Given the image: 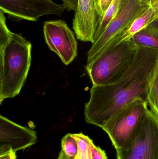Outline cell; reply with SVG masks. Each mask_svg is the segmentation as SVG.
Returning a JSON list of instances; mask_svg holds the SVG:
<instances>
[{
	"label": "cell",
	"instance_id": "6da1fadb",
	"mask_svg": "<svg viewBox=\"0 0 158 159\" xmlns=\"http://www.w3.org/2000/svg\"><path fill=\"white\" fill-rule=\"evenodd\" d=\"M158 62V50L138 47L133 61L114 82L92 86L85 105L87 123L102 128L122 108L137 99L147 102L148 91Z\"/></svg>",
	"mask_w": 158,
	"mask_h": 159
},
{
	"label": "cell",
	"instance_id": "7a4b0ae2",
	"mask_svg": "<svg viewBox=\"0 0 158 159\" xmlns=\"http://www.w3.org/2000/svg\"><path fill=\"white\" fill-rule=\"evenodd\" d=\"M31 48L30 42L13 32L0 43V103L20 93L30 68Z\"/></svg>",
	"mask_w": 158,
	"mask_h": 159
},
{
	"label": "cell",
	"instance_id": "3957f363",
	"mask_svg": "<svg viewBox=\"0 0 158 159\" xmlns=\"http://www.w3.org/2000/svg\"><path fill=\"white\" fill-rule=\"evenodd\" d=\"M138 48L132 39L104 48L86 66L93 86L109 84L118 79L131 64Z\"/></svg>",
	"mask_w": 158,
	"mask_h": 159
},
{
	"label": "cell",
	"instance_id": "277c9868",
	"mask_svg": "<svg viewBox=\"0 0 158 159\" xmlns=\"http://www.w3.org/2000/svg\"><path fill=\"white\" fill-rule=\"evenodd\" d=\"M149 110L147 102L137 99L122 108L102 128L116 150L130 143Z\"/></svg>",
	"mask_w": 158,
	"mask_h": 159
},
{
	"label": "cell",
	"instance_id": "5b68a950",
	"mask_svg": "<svg viewBox=\"0 0 158 159\" xmlns=\"http://www.w3.org/2000/svg\"><path fill=\"white\" fill-rule=\"evenodd\" d=\"M117 153V159H158V116L149 109L130 143Z\"/></svg>",
	"mask_w": 158,
	"mask_h": 159
},
{
	"label": "cell",
	"instance_id": "8992f818",
	"mask_svg": "<svg viewBox=\"0 0 158 159\" xmlns=\"http://www.w3.org/2000/svg\"><path fill=\"white\" fill-rule=\"evenodd\" d=\"M45 43L51 51L57 54L66 65L78 55V43L74 33L62 20H47L43 26Z\"/></svg>",
	"mask_w": 158,
	"mask_h": 159
},
{
	"label": "cell",
	"instance_id": "52a82bcc",
	"mask_svg": "<svg viewBox=\"0 0 158 159\" xmlns=\"http://www.w3.org/2000/svg\"><path fill=\"white\" fill-rule=\"evenodd\" d=\"M65 10L63 4L53 0H0V10L18 20L35 21L43 16H60Z\"/></svg>",
	"mask_w": 158,
	"mask_h": 159
},
{
	"label": "cell",
	"instance_id": "ba28073f",
	"mask_svg": "<svg viewBox=\"0 0 158 159\" xmlns=\"http://www.w3.org/2000/svg\"><path fill=\"white\" fill-rule=\"evenodd\" d=\"M149 6L140 0H128L119 14L108 25L102 35L92 43L88 52L87 63L92 61L116 35L124 30Z\"/></svg>",
	"mask_w": 158,
	"mask_h": 159
},
{
	"label": "cell",
	"instance_id": "9c48e42d",
	"mask_svg": "<svg viewBox=\"0 0 158 159\" xmlns=\"http://www.w3.org/2000/svg\"><path fill=\"white\" fill-rule=\"evenodd\" d=\"M37 140L35 131L0 116V155L25 150L35 144Z\"/></svg>",
	"mask_w": 158,
	"mask_h": 159
},
{
	"label": "cell",
	"instance_id": "30bf717a",
	"mask_svg": "<svg viewBox=\"0 0 158 159\" xmlns=\"http://www.w3.org/2000/svg\"><path fill=\"white\" fill-rule=\"evenodd\" d=\"M99 19L96 0H78L73 20V29L77 39L93 43Z\"/></svg>",
	"mask_w": 158,
	"mask_h": 159
},
{
	"label": "cell",
	"instance_id": "8fae6325",
	"mask_svg": "<svg viewBox=\"0 0 158 159\" xmlns=\"http://www.w3.org/2000/svg\"><path fill=\"white\" fill-rule=\"evenodd\" d=\"M158 17V8L148 7L124 30L110 40L105 47L115 46L121 42L131 40L135 34Z\"/></svg>",
	"mask_w": 158,
	"mask_h": 159
},
{
	"label": "cell",
	"instance_id": "7c38bea8",
	"mask_svg": "<svg viewBox=\"0 0 158 159\" xmlns=\"http://www.w3.org/2000/svg\"><path fill=\"white\" fill-rule=\"evenodd\" d=\"M132 40L138 47L158 50V17L135 34Z\"/></svg>",
	"mask_w": 158,
	"mask_h": 159
},
{
	"label": "cell",
	"instance_id": "4fadbf2b",
	"mask_svg": "<svg viewBox=\"0 0 158 159\" xmlns=\"http://www.w3.org/2000/svg\"><path fill=\"white\" fill-rule=\"evenodd\" d=\"M128 1V0H113L103 16L98 21L94 38V43L102 35L109 23L119 14Z\"/></svg>",
	"mask_w": 158,
	"mask_h": 159
},
{
	"label": "cell",
	"instance_id": "5bb4252c",
	"mask_svg": "<svg viewBox=\"0 0 158 159\" xmlns=\"http://www.w3.org/2000/svg\"><path fill=\"white\" fill-rule=\"evenodd\" d=\"M79 146V152L75 159H92V145L93 142L82 133L73 134Z\"/></svg>",
	"mask_w": 158,
	"mask_h": 159
},
{
	"label": "cell",
	"instance_id": "9a60e30c",
	"mask_svg": "<svg viewBox=\"0 0 158 159\" xmlns=\"http://www.w3.org/2000/svg\"><path fill=\"white\" fill-rule=\"evenodd\" d=\"M147 103L150 110L158 116V62L150 83Z\"/></svg>",
	"mask_w": 158,
	"mask_h": 159
},
{
	"label": "cell",
	"instance_id": "2e32d148",
	"mask_svg": "<svg viewBox=\"0 0 158 159\" xmlns=\"http://www.w3.org/2000/svg\"><path fill=\"white\" fill-rule=\"evenodd\" d=\"M62 151L70 159H75L79 152V146L73 134H66L61 140Z\"/></svg>",
	"mask_w": 158,
	"mask_h": 159
},
{
	"label": "cell",
	"instance_id": "e0dca14e",
	"mask_svg": "<svg viewBox=\"0 0 158 159\" xmlns=\"http://www.w3.org/2000/svg\"><path fill=\"white\" fill-rule=\"evenodd\" d=\"M112 1L113 0H96L97 11L99 15V19L103 16Z\"/></svg>",
	"mask_w": 158,
	"mask_h": 159
},
{
	"label": "cell",
	"instance_id": "ac0fdd59",
	"mask_svg": "<svg viewBox=\"0 0 158 159\" xmlns=\"http://www.w3.org/2000/svg\"><path fill=\"white\" fill-rule=\"evenodd\" d=\"M92 159H108L105 151L101 149L100 147L96 146L93 143L92 145Z\"/></svg>",
	"mask_w": 158,
	"mask_h": 159
},
{
	"label": "cell",
	"instance_id": "d6986e66",
	"mask_svg": "<svg viewBox=\"0 0 158 159\" xmlns=\"http://www.w3.org/2000/svg\"><path fill=\"white\" fill-rule=\"evenodd\" d=\"M68 11H76L78 6V0H61Z\"/></svg>",
	"mask_w": 158,
	"mask_h": 159
},
{
	"label": "cell",
	"instance_id": "ffe728a7",
	"mask_svg": "<svg viewBox=\"0 0 158 159\" xmlns=\"http://www.w3.org/2000/svg\"><path fill=\"white\" fill-rule=\"evenodd\" d=\"M0 159H16V152L9 151L7 153L0 155Z\"/></svg>",
	"mask_w": 158,
	"mask_h": 159
},
{
	"label": "cell",
	"instance_id": "44dd1931",
	"mask_svg": "<svg viewBox=\"0 0 158 159\" xmlns=\"http://www.w3.org/2000/svg\"><path fill=\"white\" fill-rule=\"evenodd\" d=\"M57 159H70L66 154H65L63 151L61 150V152L59 153L58 158Z\"/></svg>",
	"mask_w": 158,
	"mask_h": 159
},
{
	"label": "cell",
	"instance_id": "7402d4cb",
	"mask_svg": "<svg viewBox=\"0 0 158 159\" xmlns=\"http://www.w3.org/2000/svg\"><path fill=\"white\" fill-rule=\"evenodd\" d=\"M150 6L158 8V0H151Z\"/></svg>",
	"mask_w": 158,
	"mask_h": 159
},
{
	"label": "cell",
	"instance_id": "603a6c76",
	"mask_svg": "<svg viewBox=\"0 0 158 159\" xmlns=\"http://www.w3.org/2000/svg\"><path fill=\"white\" fill-rule=\"evenodd\" d=\"M140 1H141L142 3L143 4L147 5L150 6L151 0H140Z\"/></svg>",
	"mask_w": 158,
	"mask_h": 159
}]
</instances>
